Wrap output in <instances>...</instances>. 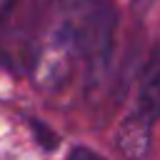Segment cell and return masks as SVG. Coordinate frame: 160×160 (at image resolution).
Here are the masks:
<instances>
[{"label": "cell", "instance_id": "4", "mask_svg": "<svg viewBox=\"0 0 160 160\" xmlns=\"http://www.w3.org/2000/svg\"><path fill=\"white\" fill-rule=\"evenodd\" d=\"M32 132H35V138H38V142L45 148V150H50V148H55V142H58V138L42 125V122H32Z\"/></svg>", "mask_w": 160, "mask_h": 160}, {"label": "cell", "instance_id": "5", "mask_svg": "<svg viewBox=\"0 0 160 160\" xmlns=\"http://www.w3.org/2000/svg\"><path fill=\"white\" fill-rule=\"evenodd\" d=\"M68 160H105V158L98 155V152L90 150V148H72L70 155H68Z\"/></svg>", "mask_w": 160, "mask_h": 160}, {"label": "cell", "instance_id": "3", "mask_svg": "<svg viewBox=\"0 0 160 160\" xmlns=\"http://www.w3.org/2000/svg\"><path fill=\"white\" fill-rule=\"evenodd\" d=\"M150 135H152L150 125H145V122L125 115V120L118 128L115 142H118V150L128 160H145L148 152H150Z\"/></svg>", "mask_w": 160, "mask_h": 160}, {"label": "cell", "instance_id": "2", "mask_svg": "<svg viewBox=\"0 0 160 160\" xmlns=\"http://www.w3.org/2000/svg\"><path fill=\"white\" fill-rule=\"evenodd\" d=\"M128 115L150 128L160 118V48L152 50V55L148 58V62L142 68L138 92H135V105Z\"/></svg>", "mask_w": 160, "mask_h": 160}, {"label": "cell", "instance_id": "6", "mask_svg": "<svg viewBox=\"0 0 160 160\" xmlns=\"http://www.w3.org/2000/svg\"><path fill=\"white\" fill-rule=\"evenodd\" d=\"M2 2H5V0H0V5H2Z\"/></svg>", "mask_w": 160, "mask_h": 160}, {"label": "cell", "instance_id": "1", "mask_svg": "<svg viewBox=\"0 0 160 160\" xmlns=\"http://www.w3.org/2000/svg\"><path fill=\"white\" fill-rule=\"evenodd\" d=\"M70 30H72V40L78 42L80 55L85 58L90 82L100 85L112 58V38H115L112 8L105 0H82Z\"/></svg>", "mask_w": 160, "mask_h": 160}]
</instances>
